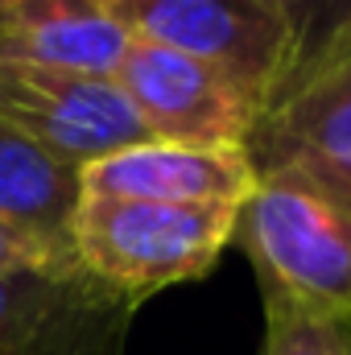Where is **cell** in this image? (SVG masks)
Here are the masks:
<instances>
[{
  "label": "cell",
  "instance_id": "7",
  "mask_svg": "<svg viewBox=\"0 0 351 355\" xmlns=\"http://www.w3.org/2000/svg\"><path fill=\"white\" fill-rule=\"evenodd\" d=\"M137 302L87 268L0 277V355H124Z\"/></svg>",
  "mask_w": 351,
  "mask_h": 355
},
{
  "label": "cell",
  "instance_id": "13",
  "mask_svg": "<svg viewBox=\"0 0 351 355\" xmlns=\"http://www.w3.org/2000/svg\"><path fill=\"white\" fill-rule=\"evenodd\" d=\"M67 265H75V261H58L54 252H46L29 236H21L8 223H0V277L29 272V268H67Z\"/></svg>",
  "mask_w": 351,
  "mask_h": 355
},
{
  "label": "cell",
  "instance_id": "9",
  "mask_svg": "<svg viewBox=\"0 0 351 355\" xmlns=\"http://www.w3.org/2000/svg\"><path fill=\"white\" fill-rule=\"evenodd\" d=\"M128 33L103 0H0V62L116 75Z\"/></svg>",
  "mask_w": 351,
  "mask_h": 355
},
{
  "label": "cell",
  "instance_id": "5",
  "mask_svg": "<svg viewBox=\"0 0 351 355\" xmlns=\"http://www.w3.org/2000/svg\"><path fill=\"white\" fill-rule=\"evenodd\" d=\"M0 124L79 170L149 141L116 79L54 67L0 62Z\"/></svg>",
  "mask_w": 351,
  "mask_h": 355
},
{
  "label": "cell",
  "instance_id": "3",
  "mask_svg": "<svg viewBox=\"0 0 351 355\" xmlns=\"http://www.w3.org/2000/svg\"><path fill=\"white\" fill-rule=\"evenodd\" d=\"M103 8L128 37L211 62L248 91L261 112L293 75L289 33L257 0H103Z\"/></svg>",
  "mask_w": 351,
  "mask_h": 355
},
{
  "label": "cell",
  "instance_id": "8",
  "mask_svg": "<svg viewBox=\"0 0 351 355\" xmlns=\"http://www.w3.org/2000/svg\"><path fill=\"white\" fill-rule=\"evenodd\" d=\"M87 198H141L170 207H244L257 190L248 149H190L166 141L128 145L79 174Z\"/></svg>",
  "mask_w": 351,
  "mask_h": 355
},
{
  "label": "cell",
  "instance_id": "6",
  "mask_svg": "<svg viewBox=\"0 0 351 355\" xmlns=\"http://www.w3.org/2000/svg\"><path fill=\"white\" fill-rule=\"evenodd\" d=\"M252 170H289L351 211V37L261 112Z\"/></svg>",
  "mask_w": 351,
  "mask_h": 355
},
{
  "label": "cell",
  "instance_id": "2",
  "mask_svg": "<svg viewBox=\"0 0 351 355\" xmlns=\"http://www.w3.org/2000/svg\"><path fill=\"white\" fill-rule=\"evenodd\" d=\"M261 289L306 310H351V211L289 170H261L232 236Z\"/></svg>",
  "mask_w": 351,
  "mask_h": 355
},
{
  "label": "cell",
  "instance_id": "10",
  "mask_svg": "<svg viewBox=\"0 0 351 355\" xmlns=\"http://www.w3.org/2000/svg\"><path fill=\"white\" fill-rule=\"evenodd\" d=\"M79 174V166L0 124V223L29 236L58 261H75L71 219L83 198Z\"/></svg>",
  "mask_w": 351,
  "mask_h": 355
},
{
  "label": "cell",
  "instance_id": "12",
  "mask_svg": "<svg viewBox=\"0 0 351 355\" xmlns=\"http://www.w3.org/2000/svg\"><path fill=\"white\" fill-rule=\"evenodd\" d=\"M257 4H264L289 33L293 46L289 83H298L314 62H323L335 46L351 37V0H257Z\"/></svg>",
  "mask_w": 351,
  "mask_h": 355
},
{
  "label": "cell",
  "instance_id": "1",
  "mask_svg": "<svg viewBox=\"0 0 351 355\" xmlns=\"http://www.w3.org/2000/svg\"><path fill=\"white\" fill-rule=\"evenodd\" d=\"M240 207H170L141 198H79L75 265L128 302L203 277L236 236Z\"/></svg>",
  "mask_w": 351,
  "mask_h": 355
},
{
  "label": "cell",
  "instance_id": "4",
  "mask_svg": "<svg viewBox=\"0 0 351 355\" xmlns=\"http://www.w3.org/2000/svg\"><path fill=\"white\" fill-rule=\"evenodd\" d=\"M112 79L149 141L190 149H248V137L261 120L257 99L236 79L153 42L128 37Z\"/></svg>",
  "mask_w": 351,
  "mask_h": 355
},
{
  "label": "cell",
  "instance_id": "11",
  "mask_svg": "<svg viewBox=\"0 0 351 355\" xmlns=\"http://www.w3.org/2000/svg\"><path fill=\"white\" fill-rule=\"evenodd\" d=\"M261 355H351V310H306L264 293Z\"/></svg>",
  "mask_w": 351,
  "mask_h": 355
}]
</instances>
